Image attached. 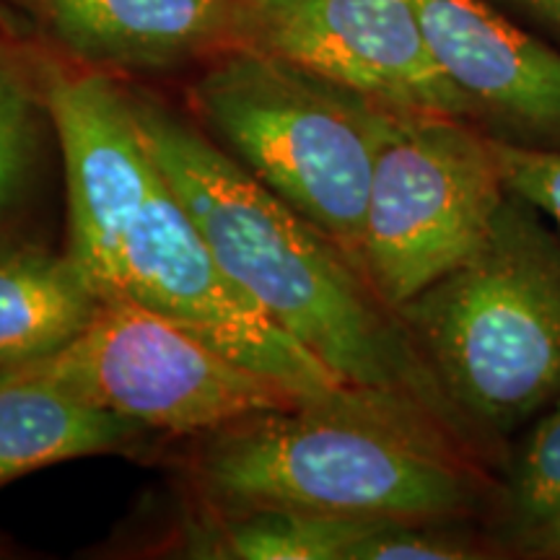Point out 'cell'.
Listing matches in <instances>:
<instances>
[{"instance_id":"obj_3","label":"cell","mask_w":560,"mask_h":560,"mask_svg":"<svg viewBox=\"0 0 560 560\" xmlns=\"http://www.w3.org/2000/svg\"><path fill=\"white\" fill-rule=\"evenodd\" d=\"M441 429L384 395L257 412L208 433L192 478L208 509L446 522L472 509L475 486Z\"/></svg>"},{"instance_id":"obj_1","label":"cell","mask_w":560,"mask_h":560,"mask_svg":"<svg viewBox=\"0 0 560 560\" xmlns=\"http://www.w3.org/2000/svg\"><path fill=\"white\" fill-rule=\"evenodd\" d=\"M68 190V255L100 301H125L177 322L310 405H361L215 262L140 138L130 91L96 68L42 70Z\"/></svg>"},{"instance_id":"obj_16","label":"cell","mask_w":560,"mask_h":560,"mask_svg":"<svg viewBox=\"0 0 560 560\" xmlns=\"http://www.w3.org/2000/svg\"><path fill=\"white\" fill-rule=\"evenodd\" d=\"M436 524L384 520L350 548L348 560H462L480 556L475 545L439 529Z\"/></svg>"},{"instance_id":"obj_2","label":"cell","mask_w":560,"mask_h":560,"mask_svg":"<svg viewBox=\"0 0 560 560\" xmlns=\"http://www.w3.org/2000/svg\"><path fill=\"white\" fill-rule=\"evenodd\" d=\"M130 102L145 149L231 283L350 387L462 429L400 314L327 236L166 104L138 91Z\"/></svg>"},{"instance_id":"obj_9","label":"cell","mask_w":560,"mask_h":560,"mask_svg":"<svg viewBox=\"0 0 560 560\" xmlns=\"http://www.w3.org/2000/svg\"><path fill=\"white\" fill-rule=\"evenodd\" d=\"M433 60L493 138L560 149V52L486 0H410Z\"/></svg>"},{"instance_id":"obj_20","label":"cell","mask_w":560,"mask_h":560,"mask_svg":"<svg viewBox=\"0 0 560 560\" xmlns=\"http://www.w3.org/2000/svg\"><path fill=\"white\" fill-rule=\"evenodd\" d=\"M548 556H556V558H560V542L552 545V548L548 550Z\"/></svg>"},{"instance_id":"obj_19","label":"cell","mask_w":560,"mask_h":560,"mask_svg":"<svg viewBox=\"0 0 560 560\" xmlns=\"http://www.w3.org/2000/svg\"><path fill=\"white\" fill-rule=\"evenodd\" d=\"M21 5H26V0H0V34H19Z\"/></svg>"},{"instance_id":"obj_8","label":"cell","mask_w":560,"mask_h":560,"mask_svg":"<svg viewBox=\"0 0 560 560\" xmlns=\"http://www.w3.org/2000/svg\"><path fill=\"white\" fill-rule=\"evenodd\" d=\"M252 47L405 115L478 120L433 60L410 0H244Z\"/></svg>"},{"instance_id":"obj_17","label":"cell","mask_w":560,"mask_h":560,"mask_svg":"<svg viewBox=\"0 0 560 560\" xmlns=\"http://www.w3.org/2000/svg\"><path fill=\"white\" fill-rule=\"evenodd\" d=\"M493 149L506 190L560 226V149H529L501 138H493Z\"/></svg>"},{"instance_id":"obj_6","label":"cell","mask_w":560,"mask_h":560,"mask_svg":"<svg viewBox=\"0 0 560 560\" xmlns=\"http://www.w3.org/2000/svg\"><path fill=\"white\" fill-rule=\"evenodd\" d=\"M506 198L493 136L395 112L371 174L361 272L397 312L470 260Z\"/></svg>"},{"instance_id":"obj_14","label":"cell","mask_w":560,"mask_h":560,"mask_svg":"<svg viewBox=\"0 0 560 560\" xmlns=\"http://www.w3.org/2000/svg\"><path fill=\"white\" fill-rule=\"evenodd\" d=\"M45 117L50 112L42 79L0 34V236L30 200Z\"/></svg>"},{"instance_id":"obj_11","label":"cell","mask_w":560,"mask_h":560,"mask_svg":"<svg viewBox=\"0 0 560 560\" xmlns=\"http://www.w3.org/2000/svg\"><path fill=\"white\" fill-rule=\"evenodd\" d=\"M143 425L75 400L21 363L0 366V488L42 467L138 444Z\"/></svg>"},{"instance_id":"obj_18","label":"cell","mask_w":560,"mask_h":560,"mask_svg":"<svg viewBox=\"0 0 560 560\" xmlns=\"http://www.w3.org/2000/svg\"><path fill=\"white\" fill-rule=\"evenodd\" d=\"M514 3H520L522 9H527L529 13H535V16H540L560 30V0H514Z\"/></svg>"},{"instance_id":"obj_13","label":"cell","mask_w":560,"mask_h":560,"mask_svg":"<svg viewBox=\"0 0 560 560\" xmlns=\"http://www.w3.org/2000/svg\"><path fill=\"white\" fill-rule=\"evenodd\" d=\"M380 522L299 509H210L182 527L177 552L200 560H348Z\"/></svg>"},{"instance_id":"obj_10","label":"cell","mask_w":560,"mask_h":560,"mask_svg":"<svg viewBox=\"0 0 560 560\" xmlns=\"http://www.w3.org/2000/svg\"><path fill=\"white\" fill-rule=\"evenodd\" d=\"M81 66L159 73L240 47L244 0H26Z\"/></svg>"},{"instance_id":"obj_4","label":"cell","mask_w":560,"mask_h":560,"mask_svg":"<svg viewBox=\"0 0 560 560\" xmlns=\"http://www.w3.org/2000/svg\"><path fill=\"white\" fill-rule=\"evenodd\" d=\"M397 314L465 423L511 433L560 397V244L516 195L470 260Z\"/></svg>"},{"instance_id":"obj_7","label":"cell","mask_w":560,"mask_h":560,"mask_svg":"<svg viewBox=\"0 0 560 560\" xmlns=\"http://www.w3.org/2000/svg\"><path fill=\"white\" fill-rule=\"evenodd\" d=\"M24 363L75 400L172 433H210L310 405L177 322L125 301H102L68 346Z\"/></svg>"},{"instance_id":"obj_5","label":"cell","mask_w":560,"mask_h":560,"mask_svg":"<svg viewBox=\"0 0 560 560\" xmlns=\"http://www.w3.org/2000/svg\"><path fill=\"white\" fill-rule=\"evenodd\" d=\"M192 102L223 151L361 270L371 174L395 112L252 47L215 55Z\"/></svg>"},{"instance_id":"obj_21","label":"cell","mask_w":560,"mask_h":560,"mask_svg":"<svg viewBox=\"0 0 560 560\" xmlns=\"http://www.w3.org/2000/svg\"><path fill=\"white\" fill-rule=\"evenodd\" d=\"M5 556H9V552H3V550H0V558H5Z\"/></svg>"},{"instance_id":"obj_15","label":"cell","mask_w":560,"mask_h":560,"mask_svg":"<svg viewBox=\"0 0 560 560\" xmlns=\"http://www.w3.org/2000/svg\"><path fill=\"white\" fill-rule=\"evenodd\" d=\"M509 535L548 556L560 542V397L524 439L506 486Z\"/></svg>"},{"instance_id":"obj_12","label":"cell","mask_w":560,"mask_h":560,"mask_svg":"<svg viewBox=\"0 0 560 560\" xmlns=\"http://www.w3.org/2000/svg\"><path fill=\"white\" fill-rule=\"evenodd\" d=\"M100 304L68 252L0 242V366L68 346Z\"/></svg>"}]
</instances>
